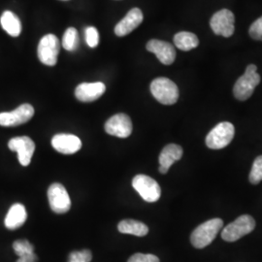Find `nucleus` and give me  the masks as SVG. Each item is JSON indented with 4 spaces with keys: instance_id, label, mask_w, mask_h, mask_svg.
Returning <instances> with one entry per match:
<instances>
[{
    "instance_id": "nucleus-1",
    "label": "nucleus",
    "mask_w": 262,
    "mask_h": 262,
    "mask_svg": "<svg viewBox=\"0 0 262 262\" xmlns=\"http://www.w3.org/2000/svg\"><path fill=\"white\" fill-rule=\"evenodd\" d=\"M223 226L224 222L219 217L209 220L202 225H198L193 230L190 236V242L196 249H204L215 240Z\"/></svg>"
},
{
    "instance_id": "nucleus-2",
    "label": "nucleus",
    "mask_w": 262,
    "mask_h": 262,
    "mask_svg": "<svg viewBox=\"0 0 262 262\" xmlns=\"http://www.w3.org/2000/svg\"><path fill=\"white\" fill-rule=\"evenodd\" d=\"M260 83V75L257 73V67L254 64L247 66L244 75L241 76L234 84L233 94L235 98L245 101L253 95L254 89Z\"/></svg>"
},
{
    "instance_id": "nucleus-3",
    "label": "nucleus",
    "mask_w": 262,
    "mask_h": 262,
    "mask_svg": "<svg viewBox=\"0 0 262 262\" xmlns=\"http://www.w3.org/2000/svg\"><path fill=\"white\" fill-rule=\"evenodd\" d=\"M150 93L159 103L163 105H173L178 101V86L168 78L155 79L150 84Z\"/></svg>"
},
{
    "instance_id": "nucleus-4",
    "label": "nucleus",
    "mask_w": 262,
    "mask_h": 262,
    "mask_svg": "<svg viewBox=\"0 0 262 262\" xmlns=\"http://www.w3.org/2000/svg\"><path fill=\"white\" fill-rule=\"evenodd\" d=\"M234 134V125L231 122H221L208 133L206 146L211 150H222L231 143Z\"/></svg>"
},
{
    "instance_id": "nucleus-5",
    "label": "nucleus",
    "mask_w": 262,
    "mask_h": 262,
    "mask_svg": "<svg viewBox=\"0 0 262 262\" xmlns=\"http://www.w3.org/2000/svg\"><path fill=\"white\" fill-rule=\"evenodd\" d=\"M255 227V221L252 215H243L237 217L233 223L225 226L222 238L226 242H235L251 233Z\"/></svg>"
},
{
    "instance_id": "nucleus-6",
    "label": "nucleus",
    "mask_w": 262,
    "mask_h": 262,
    "mask_svg": "<svg viewBox=\"0 0 262 262\" xmlns=\"http://www.w3.org/2000/svg\"><path fill=\"white\" fill-rule=\"evenodd\" d=\"M132 187L147 202H157L161 195V189L158 182L147 175H137L132 180Z\"/></svg>"
},
{
    "instance_id": "nucleus-7",
    "label": "nucleus",
    "mask_w": 262,
    "mask_h": 262,
    "mask_svg": "<svg viewBox=\"0 0 262 262\" xmlns=\"http://www.w3.org/2000/svg\"><path fill=\"white\" fill-rule=\"evenodd\" d=\"M59 40L54 34H47L38 44L37 55L39 60L48 66H56L59 54Z\"/></svg>"
},
{
    "instance_id": "nucleus-8",
    "label": "nucleus",
    "mask_w": 262,
    "mask_h": 262,
    "mask_svg": "<svg viewBox=\"0 0 262 262\" xmlns=\"http://www.w3.org/2000/svg\"><path fill=\"white\" fill-rule=\"evenodd\" d=\"M210 27L215 35L232 36L235 30L234 14L228 9L217 11L210 19Z\"/></svg>"
},
{
    "instance_id": "nucleus-9",
    "label": "nucleus",
    "mask_w": 262,
    "mask_h": 262,
    "mask_svg": "<svg viewBox=\"0 0 262 262\" xmlns=\"http://www.w3.org/2000/svg\"><path fill=\"white\" fill-rule=\"evenodd\" d=\"M48 199L51 209L56 214H66L71 208L68 192L60 184H53L48 189Z\"/></svg>"
},
{
    "instance_id": "nucleus-10",
    "label": "nucleus",
    "mask_w": 262,
    "mask_h": 262,
    "mask_svg": "<svg viewBox=\"0 0 262 262\" xmlns=\"http://www.w3.org/2000/svg\"><path fill=\"white\" fill-rule=\"evenodd\" d=\"M34 115V108L30 104H23L12 112L0 113L1 126H17L31 120Z\"/></svg>"
},
{
    "instance_id": "nucleus-11",
    "label": "nucleus",
    "mask_w": 262,
    "mask_h": 262,
    "mask_svg": "<svg viewBox=\"0 0 262 262\" xmlns=\"http://www.w3.org/2000/svg\"><path fill=\"white\" fill-rule=\"evenodd\" d=\"M11 150L18 154V159L23 166H28L35 150V144L28 136L12 138L8 143Z\"/></svg>"
},
{
    "instance_id": "nucleus-12",
    "label": "nucleus",
    "mask_w": 262,
    "mask_h": 262,
    "mask_svg": "<svg viewBox=\"0 0 262 262\" xmlns=\"http://www.w3.org/2000/svg\"><path fill=\"white\" fill-rule=\"evenodd\" d=\"M105 131L119 138H127L132 132V122L125 114H117L105 123Z\"/></svg>"
},
{
    "instance_id": "nucleus-13",
    "label": "nucleus",
    "mask_w": 262,
    "mask_h": 262,
    "mask_svg": "<svg viewBox=\"0 0 262 262\" xmlns=\"http://www.w3.org/2000/svg\"><path fill=\"white\" fill-rule=\"evenodd\" d=\"M147 50L155 54L159 61L165 66H171L176 58V51L174 46L168 42L158 39H151L147 43Z\"/></svg>"
},
{
    "instance_id": "nucleus-14",
    "label": "nucleus",
    "mask_w": 262,
    "mask_h": 262,
    "mask_svg": "<svg viewBox=\"0 0 262 262\" xmlns=\"http://www.w3.org/2000/svg\"><path fill=\"white\" fill-rule=\"evenodd\" d=\"M55 150L63 155H73L82 148V141L72 134H56L52 139Z\"/></svg>"
},
{
    "instance_id": "nucleus-15",
    "label": "nucleus",
    "mask_w": 262,
    "mask_h": 262,
    "mask_svg": "<svg viewBox=\"0 0 262 262\" xmlns=\"http://www.w3.org/2000/svg\"><path fill=\"white\" fill-rule=\"evenodd\" d=\"M106 92V86L103 83H83L75 90L76 98L81 102H93L97 100Z\"/></svg>"
},
{
    "instance_id": "nucleus-16",
    "label": "nucleus",
    "mask_w": 262,
    "mask_h": 262,
    "mask_svg": "<svg viewBox=\"0 0 262 262\" xmlns=\"http://www.w3.org/2000/svg\"><path fill=\"white\" fill-rule=\"evenodd\" d=\"M144 16L139 8L131 9L123 19L118 23L115 28V33L119 37H123L131 33L135 28H138L143 21Z\"/></svg>"
},
{
    "instance_id": "nucleus-17",
    "label": "nucleus",
    "mask_w": 262,
    "mask_h": 262,
    "mask_svg": "<svg viewBox=\"0 0 262 262\" xmlns=\"http://www.w3.org/2000/svg\"><path fill=\"white\" fill-rule=\"evenodd\" d=\"M183 149L177 144H169L163 148L159 155V172L166 174L174 162L178 161L183 157Z\"/></svg>"
},
{
    "instance_id": "nucleus-18",
    "label": "nucleus",
    "mask_w": 262,
    "mask_h": 262,
    "mask_svg": "<svg viewBox=\"0 0 262 262\" xmlns=\"http://www.w3.org/2000/svg\"><path fill=\"white\" fill-rule=\"evenodd\" d=\"M28 219V213L26 207L20 203H16L11 207L6 215L4 224L6 228L10 230L18 229L26 223Z\"/></svg>"
},
{
    "instance_id": "nucleus-19",
    "label": "nucleus",
    "mask_w": 262,
    "mask_h": 262,
    "mask_svg": "<svg viewBox=\"0 0 262 262\" xmlns=\"http://www.w3.org/2000/svg\"><path fill=\"white\" fill-rule=\"evenodd\" d=\"M0 24L2 28L12 37H18L21 32V23L19 18L11 11H5L1 18Z\"/></svg>"
},
{
    "instance_id": "nucleus-20",
    "label": "nucleus",
    "mask_w": 262,
    "mask_h": 262,
    "mask_svg": "<svg viewBox=\"0 0 262 262\" xmlns=\"http://www.w3.org/2000/svg\"><path fill=\"white\" fill-rule=\"evenodd\" d=\"M118 229L123 234L135 235L138 237L146 236L149 232L147 225L135 220H123L118 225Z\"/></svg>"
},
{
    "instance_id": "nucleus-21",
    "label": "nucleus",
    "mask_w": 262,
    "mask_h": 262,
    "mask_svg": "<svg viewBox=\"0 0 262 262\" xmlns=\"http://www.w3.org/2000/svg\"><path fill=\"white\" fill-rule=\"evenodd\" d=\"M174 44L180 50L188 52L199 45V40L194 33L182 31L174 36Z\"/></svg>"
},
{
    "instance_id": "nucleus-22",
    "label": "nucleus",
    "mask_w": 262,
    "mask_h": 262,
    "mask_svg": "<svg viewBox=\"0 0 262 262\" xmlns=\"http://www.w3.org/2000/svg\"><path fill=\"white\" fill-rule=\"evenodd\" d=\"M80 38L77 29L74 28H67L62 37V47L68 52H74L79 46Z\"/></svg>"
},
{
    "instance_id": "nucleus-23",
    "label": "nucleus",
    "mask_w": 262,
    "mask_h": 262,
    "mask_svg": "<svg viewBox=\"0 0 262 262\" xmlns=\"http://www.w3.org/2000/svg\"><path fill=\"white\" fill-rule=\"evenodd\" d=\"M249 180L251 184L257 185L262 181V156L257 157L254 159L253 163V167L251 170Z\"/></svg>"
},
{
    "instance_id": "nucleus-24",
    "label": "nucleus",
    "mask_w": 262,
    "mask_h": 262,
    "mask_svg": "<svg viewBox=\"0 0 262 262\" xmlns=\"http://www.w3.org/2000/svg\"><path fill=\"white\" fill-rule=\"evenodd\" d=\"M13 249L19 257L34 253V247L29 243L28 240L15 241L13 244Z\"/></svg>"
},
{
    "instance_id": "nucleus-25",
    "label": "nucleus",
    "mask_w": 262,
    "mask_h": 262,
    "mask_svg": "<svg viewBox=\"0 0 262 262\" xmlns=\"http://www.w3.org/2000/svg\"><path fill=\"white\" fill-rule=\"evenodd\" d=\"M84 35H85V42L89 47L95 48L98 46L99 33L96 28L94 27H89V28H85Z\"/></svg>"
},
{
    "instance_id": "nucleus-26",
    "label": "nucleus",
    "mask_w": 262,
    "mask_h": 262,
    "mask_svg": "<svg viewBox=\"0 0 262 262\" xmlns=\"http://www.w3.org/2000/svg\"><path fill=\"white\" fill-rule=\"evenodd\" d=\"M93 258V254L89 250L75 251L69 254L67 262H91Z\"/></svg>"
},
{
    "instance_id": "nucleus-27",
    "label": "nucleus",
    "mask_w": 262,
    "mask_h": 262,
    "mask_svg": "<svg viewBox=\"0 0 262 262\" xmlns=\"http://www.w3.org/2000/svg\"><path fill=\"white\" fill-rule=\"evenodd\" d=\"M249 34L254 40L262 41V17L253 21L249 30Z\"/></svg>"
},
{
    "instance_id": "nucleus-28",
    "label": "nucleus",
    "mask_w": 262,
    "mask_h": 262,
    "mask_svg": "<svg viewBox=\"0 0 262 262\" xmlns=\"http://www.w3.org/2000/svg\"><path fill=\"white\" fill-rule=\"evenodd\" d=\"M127 262H159V258L154 254L148 253H135Z\"/></svg>"
},
{
    "instance_id": "nucleus-29",
    "label": "nucleus",
    "mask_w": 262,
    "mask_h": 262,
    "mask_svg": "<svg viewBox=\"0 0 262 262\" xmlns=\"http://www.w3.org/2000/svg\"><path fill=\"white\" fill-rule=\"evenodd\" d=\"M37 255L35 253H30L28 255H24L19 257V259L16 262H37Z\"/></svg>"
},
{
    "instance_id": "nucleus-30",
    "label": "nucleus",
    "mask_w": 262,
    "mask_h": 262,
    "mask_svg": "<svg viewBox=\"0 0 262 262\" xmlns=\"http://www.w3.org/2000/svg\"><path fill=\"white\" fill-rule=\"evenodd\" d=\"M63 1H66V0H63Z\"/></svg>"
}]
</instances>
